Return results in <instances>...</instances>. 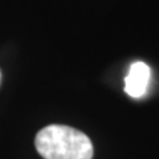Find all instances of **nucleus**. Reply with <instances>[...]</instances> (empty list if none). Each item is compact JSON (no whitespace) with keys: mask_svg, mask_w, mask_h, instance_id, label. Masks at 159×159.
Here are the masks:
<instances>
[{"mask_svg":"<svg viewBox=\"0 0 159 159\" xmlns=\"http://www.w3.org/2000/svg\"><path fill=\"white\" fill-rule=\"evenodd\" d=\"M34 146L44 159H92L93 145L86 134L65 125H49L41 129Z\"/></svg>","mask_w":159,"mask_h":159,"instance_id":"f257e3e1","label":"nucleus"},{"mask_svg":"<svg viewBox=\"0 0 159 159\" xmlns=\"http://www.w3.org/2000/svg\"><path fill=\"white\" fill-rule=\"evenodd\" d=\"M0 82H2V72H0Z\"/></svg>","mask_w":159,"mask_h":159,"instance_id":"7ed1b4c3","label":"nucleus"},{"mask_svg":"<svg viewBox=\"0 0 159 159\" xmlns=\"http://www.w3.org/2000/svg\"><path fill=\"white\" fill-rule=\"evenodd\" d=\"M151 70L147 64L135 61L131 64L129 74L125 78V92L133 98H141L147 92Z\"/></svg>","mask_w":159,"mask_h":159,"instance_id":"f03ea898","label":"nucleus"}]
</instances>
